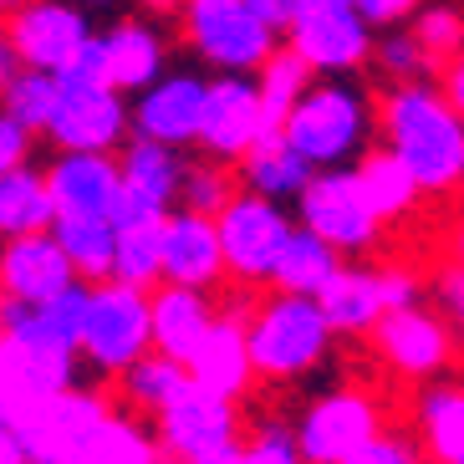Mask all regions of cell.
I'll list each match as a JSON object with an SVG mask.
<instances>
[{"label":"cell","instance_id":"6da1fadb","mask_svg":"<svg viewBox=\"0 0 464 464\" xmlns=\"http://www.w3.org/2000/svg\"><path fill=\"white\" fill-rule=\"evenodd\" d=\"M382 149H393L423 194L464 189V112L439 82H398L378 97Z\"/></svg>","mask_w":464,"mask_h":464},{"label":"cell","instance_id":"7a4b0ae2","mask_svg":"<svg viewBox=\"0 0 464 464\" xmlns=\"http://www.w3.org/2000/svg\"><path fill=\"white\" fill-rule=\"evenodd\" d=\"M378 102L353 77H312V87L291 102L281 138L312 169H353L372 149Z\"/></svg>","mask_w":464,"mask_h":464},{"label":"cell","instance_id":"3957f363","mask_svg":"<svg viewBox=\"0 0 464 464\" xmlns=\"http://www.w3.org/2000/svg\"><path fill=\"white\" fill-rule=\"evenodd\" d=\"M250 332V362L256 382H296L316 372L332 357L337 332L316 306V296H291V291H266L246 312Z\"/></svg>","mask_w":464,"mask_h":464},{"label":"cell","instance_id":"277c9868","mask_svg":"<svg viewBox=\"0 0 464 464\" xmlns=\"http://www.w3.org/2000/svg\"><path fill=\"white\" fill-rule=\"evenodd\" d=\"M179 26L189 52L215 72H260V62L281 46V31L266 26L250 0H184Z\"/></svg>","mask_w":464,"mask_h":464},{"label":"cell","instance_id":"5b68a950","mask_svg":"<svg viewBox=\"0 0 464 464\" xmlns=\"http://www.w3.org/2000/svg\"><path fill=\"white\" fill-rule=\"evenodd\" d=\"M215 230H219V250H225V276L240 291H250V286H271V271L281 260V246L296 230V219L276 199L235 189V199L215 215Z\"/></svg>","mask_w":464,"mask_h":464},{"label":"cell","instance_id":"8992f818","mask_svg":"<svg viewBox=\"0 0 464 464\" xmlns=\"http://www.w3.org/2000/svg\"><path fill=\"white\" fill-rule=\"evenodd\" d=\"M143 353H153L149 291L123 286V281H97L82 322V362L97 378H118Z\"/></svg>","mask_w":464,"mask_h":464},{"label":"cell","instance_id":"52a82bcc","mask_svg":"<svg viewBox=\"0 0 464 464\" xmlns=\"http://www.w3.org/2000/svg\"><path fill=\"white\" fill-rule=\"evenodd\" d=\"M56 82H62V97L46 128L56 153H118L133 138L128 92H118L112 82H92V77H67V72H56Z\"/></svg>","mask_w":464,"mask_h":464},{"label":"cell","instance_id":"ba28073f","mask_svg":"<svg viewBox=\"0 0 464 464\" xmlns=\"http://www.w3.org/2000/svg\"><path fill=\"white\" fill-rule=\"evenodd\" d=\"M388 423V409H382V398L372 388H357V382H342V388H327V393H316L301 419L291 423V434H296V450L306 464H342L347 454L372 439Z\"/></svg>","mask_w":464,"mask_h":464},{"label":"cell","instance_id":"9c48e42d","mask_svg":"<svg viewBox=\"0 0 464 464\" xmlns=\"http://www.w3.org/2000/svg\"><path fill=\"white\" fill-rule=\"evenodd\" d=\"M296 219L306 225V230L322 235L327 246H337L347 260L372 256L378 240H382V230H388V225L372 215L357 169H316L312 184H306L301 199H296Z\"/></svg>","mask_w":464,"mask_h":464},{"label":"cell","instance_id":"30bf717a","mask_svg":"<svg viewBox=\"0 0 464 464\" xmlns=\"http://www.w3.org/2000/svg\"><path fill=\"white\" fill-rule=\"evenodd\" d=\"M372 347H378L382 368L403 382H429L444 378L454 368V353H459V332L434 312V306H393L372 327Z\"/></svg>","mask_w":464,"mask_h":464},{"label":"cell","instance_id":"8fae6325","mask_svg":"<svg viewBox=\"0 0 464 464\" xmlns=\"http://www.w3.org/2000/svg\"><path fill=\"white\" fill-rule=\"evenodd\" d=\"M372 36H378V31L362 21L357 5L306 0L301 15L286 31V46L316 72V77H353L357 67L372 62Z\"/></svg>","mask_w":464,"mask_h":464},{"label":"cell","instance_id":"7c38bea8","mask_svg":"<svg viewBox=\"0 0 464 464\" xmlns=\"http://www.w3.org/2000/svg\"><path fill=\"white\" fill-rule=\"evenodd\" d=\"M266 133H281V128L266 118L256 72H219V77H209L205 123H199V143H194V149L209 153V159L235 164V159H240L250 143H260Z\"/></svg>","mask_w":464,"mask_h":464},{"label":"cell","instance_id":"4fadbf2b","mask_svg":"<svg viewBox=\"0 0 464 464\" xmlns=\"http://www.w3.org/2000/svg\"><path fill=\"white\" fill-rule=\"evenodd\" d=\"M92 11H82L77 0H26L21 11L5 15V36L36 72H67L92 42Z\"/></svg>","mask_w":464,"mask_h":464},{"label":"cell","instance_id":"5bb4252c","mask_svg":"<svg viewBox=\"0 0 464 464\" xmlns=\"http://www.w3.org/2000/svg\"><path fill=\"white\" fill-rule=\"evenodd\" d=\"M153 434H159V444L174 464H189L199 454L219 450V444H240L246 429H240V403L235 398H219L189 378V388L164 413H153Z\"/></svg>","mask_w":464,"mask_h":464},{"label":"cell","instance_id":"9a60e30c","mask_svg":"<svg viewBox=\"0 0 464 464\" xmlns=\"http://www.w3.org/2000/svg\"><path fill=\"white\" fill-rule=\"evenodd\" d=\"M108 413H112L108 388L72 382V388L52 393L46 403H36L26 419H15V429H21V444H26L31 464H62L72 444H77L82 434H92Z\"/></svg>","mask_w":464,"mask_h":464},{"label":"cell","instance_id":"2e32d148","mask_svg":"<svg viewBox=\"0 0 464 464\" xmlns=\"http://www.w3.org/2000/svg\"><path fill=\"white\" fill-rule=\"evenodd\" d=\"M205 92L209 77L199 72H164L159 82L133 92V138H153L169 149H194L205 123Z\"/></svg>","mask_w":464,"mask_h":464},{"label":"cell","instance_id":"e0dca14e","mask_svg":"<svg viewBox=\"0 0 464 464\" xmlns=\"http://www.w3.org/2000/svg\"><path fill=\"white\" fill-rule=\"evenodd\" d=\"M118 169H123V205L112 219H164L179 209L184 149H169L153 138H128L118 149Z\"/></svg>","mask_w":464,"mask_h":464},{"label":"cell","instance_id":"ac0fdd59","mask_svg":"<svg viewBox=\"0 0 464 464\" xmlns=\"http://www.w3.org/2000/svg\"><path fill=\"white\" fill-rule=\"evenodd\" d=\"M246 312H250L246 296H235L230 306H219L209 337L199 342V353L189 357V378L199 382V388H209V393H219V398H235V403H240V398L250 393V382H256Z\"/></svg>","mask_w":464,"mask_h":464},{"label":"cell","instance_id":"d6986e66","mask_svg":"<svg viewBox=\"0 0 464 464\" xmlns=\"http://www.w3.org/2000/svg\"><path fill=\"white\" fill-rule=\"evenodd\" d=\"M97 46H102V77L128 97L169 72V36L153 15H118L108 31H97Z\"/></svg>","mask_w":464,"mask_h":464},{"label":"cell","instance_id":"ffe728a7","mask_svg":"<svg viewBox=\"0 0 464 464\" xmlns=\"http://www.w3.org/2000/svg\"><path fill=\"white\" fill-rule=\"evenodd\" d=\"M46 189L56 215H118L123 205V169L118 153H56L46 164Z\"/></svg>","mask_w":464,"mask_h":464},{"label":"cell","instance_id":"44dd1931","mask_svg":"<svg viewBox=\"0 0 464 464\" xmlns=\"http://www.w3.org/2000/svg\"><path fill=\"white\" fill-rule=\"evenodd\" d=\"M77 281L67 250L56 246V235H21V240H5L0 250V301H52L56 291H67Z\"/></svg>","mask_w":464,"mask_h":464},{"label":"cell","instance_id":"7402d4cb","mask_svg":"<svg viewBox=\"0 0 464 464\" xmlns=\"http://www.w3.org/2000/svg\"><path fill=\"white\" fill-rule=\"evenodd\" d=\"M164 281L174 286H199L215 291L225 286V250H219L215 215H194V209H174L164 219Z\"/></svg>","mask_w":464,"mask_h":464},{"label":"cell","instance_id":"603a6c76","mask_svg":"<svg viewBox=\"0 0 464 464\" xmlns=\"http://www.w3.org/2000/svg\"><path fill=\"white\" fill-rule=\"evenodd\" d=\"M149 312H153V347L169 357H179L189 368V357L199 353V342L209 337L219 316V301L215 291H199V286H174V281H159L149 291Z\"/></svg>","mask_w":464,"mask_h":464},{"label":"cell","instance_id":"cb8c5ba5","mask_svg":"<svg viewBox=\"0 0 464 464\" xmlns=\"http://www.w3.org/2000/svg\"><path fill=\"white\" fill-rule=\"evenodd\" d=\"M316 306H322V316H327V327L337 332V337H372V327L388 316V296H382L378 266H353V260H347L327 286H322Z\"/></svg>","mask_w":464,"mask_h":464},{"label":"cell","instance_id":"d4e9b609","mask_svg":"<svg viewBox=\"0 0 464 464\" xmlns=\"http://www.w3.org/2000/svg\"><path fill=\"white\" fill-rule=\"evenodd\" d=\"M62 464H174V459L164 454L153 423H143L128 409H112L92 434H82L72 444Z\"/></svg>","mask_w":464,"mask_h":464},{"label":"cell","instance_id":"484cf974","mask_svg":"<svg viewBox=\"0 0 464 464\" xmlns=\"http://www.w3.org/2000/svg\"><path fill=\"white\" fill-rule=\"evenodd\" d=\"M316 169L291 149L281 133H266L260 143H250L240 159H235V179H240V189L260 194V199H276V205H296L301 189L312 184Z\"/></svg>","mask_w":464,"mask_h":464},{"label":"cell","instance_id":"4316f807","mask_svg":"<svg viewBox=\"0 0 464 464\" xmlns=\"http://www.w3.org/2000/svg\"><path fill=\"white\" fill-rule=\"evenodd\" d=\"M413 429L429 459H464V378H429L413 393Z\"/></svg>","mask_w":464,"mask_h":464},{"label":"cell","instance_id":"83f0119b","mask_svg":"<svg viewBox=\"0 0 464 464\" xmlns=\"http://www.w3.org/2000/svg\"><path fill=\"white\" fill-rule=\"evenodd\" d=\"M342 266H347V256H342L337 246H327L322 235L306 230V225L296 219V230H291V240L281 246V260H276V271H271V291L322 296V286H327Z\"/></svg>","mask_w":464,"mask_h":464},{"label":"cell","instance_id":"f1b7e54d","mask_svg":"<svg viewBox=\"0 0 464 464\" xmlns=\"http://www.w3.org/2000/svg\"><path fill=\"white\" fill-rule=\"evenodd\" d=\"M353 169H357V179H362V194H368L372 215H378L382 225H403V219L419 209V199H423L419 179L409 174V164H403L393 149L378 143V149H368Z\"/></svg>","mask_w":464,"mask_h":464},{"label":"cell","instance_id":"f546056e","mask_svg":"<svg viewBox=\"0 0 464 464\" xmlns=\"http://www.w3.org/2000/svg\"><path fill=\"white\" fill-rule=\"evenodd\" d=\"M56 225V199L46 189V169L21 164L0 174V240H21V235H42Z\"/></svg>","mask_w":464,"mask_h":464},{"label":"cell","instance_id":"4dcf8cb0","mask_svg":"<svg viewBox=\"0 0 464 464\" xmlns=\"http://www.w3.org/2000/svg\"><path fill=\"white\" fill-rule=\"evenodd\" d=\"M112 382H118V398H123L128 413L153 419V413H164L169 403L189 388V368H184L179 357H169V353L153 347V353H143L133 368H123Z\"/></svg>","mask_w":464,"mask_h":464},{"label":"cell","instance_id":"1f68e13d","mask_svg":"<svg viewBox=\"0 0 464 464\" xmlns=\"http://www.w3.org/2000/svg\"><path fill=\"white\" fill-rule=\"evenodd\" d=\"M164 219H112L118 246H112L108 281H123V286H138V291H153L164 281Z\"/></svg>","mask_w":464,"mask_h":464},{"label":"cell","instance_id":"d6a6232c","mask_svg":"<svg viewBox=\"0 0 464 464\" xmlns=\"http://www.w3.org/2000/svg\"><path fill=\"white\" fill-rule=\"evenodd\" d=\"M52 235H56V246L67 250L77 281L97 286V281H108V276H112V246H118V225H112L108 215H56Z\"/></svg>","mask_w":464,"mask_h":464},{"label":"cell","instance_id":"836d02e7","mask_svg":"<svg viewBox=\"0 0 464 464\" xmlns=\"http://www.w3.org/2000/svg\"><path fill=\"white\" fill-rule=\"evenodd\" d=\"M312 77L316 72L301 62L296 52H291L286 42L276 46L266 62H260V72H256V82H260V102H266V118H271L276 128L286 123V112H291V102H296L306 87H312Z\"/></svg>","mask_w":464,"mask_h":464},{"label":"cell","instance_id":"e575fe53","mask_svg":"<svg viewBox=\"0 0 464 464\" xmlns=\"http://www.w3.org/2000/svg\"><path fill=\"white\" fill-rule=\"evenodd\" d=\"M372 67H378V77L388 87H398V82H439V67L419 46L413 26H388L382 36H372Z\"/></svg>","mask_w":464,"mask_h":464},{"label":"cell","instance_id":"d590c367","mask_svg":"<svg viewBox=\"0 0 464 464\" xmlns=\"http://www.w3.org/2000/svg\"><path fill=\"white\" fill-rule=\"evenodd\" d=\"M56 97H62L56 72L26 67L11 87H5V92H0V108L11 112L21 128H31L36 138H46V128H52V118H56Z\"/></svg>","mask_w":464,"mask_h":464},{"label":"cell","instance_id":"8d00e7d4","mask_svg":"<svg viewBox=\"0 0 464 464\" xmlns=\"http://www.w3.org/2000/svg\"><path fill=\"white\" fill-rule=\"evenodd\" d=\"M240 179L235 164L225 159H184V184H179V209H194V215H219V209L235 199Z\"/></svg>","mask_w":464,"mask_h":464},{"label":"cell","instance_id":"74e56055","mask_svg":"<svg viewBox=\"0 0 464 464\" xmlns=\"http://www.w3.org/2000/svg\"><path fill=\"white\" fill-rule=\"evenodd\" d=\"M413 36H419V46L429 52V62L444 72V62L464 46V15L454 11V5H419V11H413Z\"/></svg>","mask_w":464,"mask_h":464},{"label":"cell","instance_id":"f35d334b","mask_svg":"<svg viewBox=\"0 0 464 464\" xmlns=\"http://www.w3.org/2000/svg\"><path fill=\"white\" fill-rule=\"evenodd\" d=\"M429 454H423L419 434L413 429H398V423H382L372 439H362L353 454L342 464H423Z\"/></svg>","mask_w":464,"mask_h":464},{"label":"cell","instance_id":"ab89813d","mask_svg":"<svg viewBox=\"0 0 464 464\" xmlns=\"http://www.w3.org/2000/svg\"><path fill=\"white\" fill-rule=\"evenodd\" d=\"M240 464H306L296 450V434H291V423H256L250 439L240 444Z\"/></svg>","mask_w":464,"mask_h":464},{"label":"cell","instance_id":"60d3db41","mask_svg":"<svg viewBox=\"0 0 464 464\" xmlns=\"http://www.w3.org/2000/svg\"><path fill=\"white\" fill-rule=\"evenodd\" d=\"M87 301H92V286H87V281H72V286H67V291H56L52 301H36V306H42V316L52 322L56 332H62V337L72 342V347H77V353H82V322H87Z\"/></svg>","mask_w":464,"mask_h":464},{"label":"cell","instance_id":"b9f144b4","mask_svg":"<svg viewBox=\"0 0 464 464\" xmlns=\"http://www.w3.org/2000/svg\"><path fill=\"white\" fill-rule=\"evenodd\" d=\"M429 296H434V312L464 337V266L459 260H450V266H439L429 276Z\"/></svg>","mask_w":464,"mask_h":464},{"label":"cell","instance_id":"7bdbcfd3","mask_svg":"<svg viewBox=\"0 0 464 464\" xmlns=\"http://www.w3.org/2000/svg\"><path fill=\"white\" fill-rule=\"evenodd\" d=\"M31 143H36V133H31V128H21L11 112L0 108V174H11V169L31 164Z\"/></svg>","mask_w":464,"mask_h":464},{"label":"cell","instance_id":"ee69618b","mask_svg":"<svg viewBox=\"0 0 464 464\" xmlns=\"http://www.w3.org/2000/svg\"><path fill=\"white\" fill-rule=\"evenodd\" d=\"M378 276H382V296H388V312L393 306H413V301H423V281L419 271H409V266H378Z\"/></svg>","mask_w":464,"mask_h":464},{"label":"cell","instance_id":"f6af8a7d","mask_svg":"<svg viewBox=\"0 0 464 464\" xmlns=\"http://www.w3.org/2000/svg\"><path fill=\"white\" fill-rule=\"evenodd\" d=\"M423 0H357V11L368 21L372 31H388V26H409L413 11H419Z\"/></svg>","mask_w":464,"mask_h":464},{"label":"cell","instance_id":"bcb514c9","mask_svg":"<svg viewBox=\"0 0 464 464\" xmlns=\"http://www.w3.org/2000/svg\"><path fill=\"white\" fill-rule=\"evenodd\" d=\"M301 5H306V0H250V11H256L271 31H281V36L291 31V21L301 15Z\"/></svg>","mask_w":464,"mask_h":464},{"label":"cell","instance_id":"7dc6e473","mask_svg":"<svg viewBox=\"0 0 464 464\" xmlns=\"http://www.w3.org/2000/svg\"><path fill=\"white\" fill-rule=\"evenodd\" d=\"M439 87H444V97H450L454 108L464 112V46L450 56V62H444V72H439Z\"/></svg>","mask_w":464,"mask_h":464},{"label":"cell","instance_id":"c3c4849f","mask_svg":"<svg viewBox=\"0 0 464 464\" xmlns=\"http://www.w3.org/2000/svg\"><path fill=\"white\" fill-rule=\"evenodd\" d=\"M0 464H31L26 444H21V429L11 419H0Z\"/></svg>","mask_w":464,"mask_h":464},{"label":"cell","instance_id":"681fc988","mask_svg":"<svg viewBox=\"0 0 464 464\" xmlns=\"http://www.w3.org/2000/svg\"><path fill=\"white\" fill-rule=\"evenodd\" d=\"M21 72H26V62H21V52H15L11 36L0 31V92H5V87H11L15 77H21Z\"/></svg>","mask_w":464,"mask_h":464},{"label":"cell","instance_id":"f907efd6","mask_svg":"<svg viewBox=\"0 0 464 464\" xmlns=\"http://www.w3.org/2000/svg\"><path fill=\"white\" fill-rule=\"evenodd\" d=\"M240 444H246V439H240ZM240 444H219V450L199 454V459H189V464H240Z\"/></svg>","mask_w":464,"mask_h":464},{"label":"cell","instance_id":"816d5d0a","mask_svg":"<svg viewBox=\"0 0 464 464\" xmlns=\"http://www.w3.org/2000/svg\"><path fill=\"white\" fill-rule=\"evenodd\" d=\"M450 260H459V266H464V215L450 225Z\"/></svg>","mask_w":464,"mask_h":464},{"label":"cell","instance_id":"f5cc1de1","mask_svg":"<svg viewBox=\"0 0 464 464\" xmlns=\"http://www.w3.org/2000/svg\"><path fill=\"white\" fill-rule=\"evenodd\" d=\"M138 5H143L149 15H179V5H184V0H138Z\"/></svg>","mask_w":464,"mask_h":464},{"label":"cell","instance_id":"db71d44e","mask_svg":"<svg viewBox=\"0 0 464 464\" xmlns=\"http://www.w3.org/2000/svg\"><path fill=\"white\" fill-rule=\"evenodd\" d=\"M77 5H82V11H118V5H123V0H77Z\"/></svg>","mask_w":464,"mask_h":464},{"label":"cell","instance_id":"11a10c76","mask_svg":"<svg viewBox=\"0 0 464 464\" xmlns=\"http://www.w3.org/2000/svg\"><path fill=\"white\" fill-rule=\"evenodd\" d=\"M327 5H357V0H327Z\"/></svg>","mask_w":464,"mask_h":464},{"label":"cell","instance_id":"9f6ffc18","mask_svg":"<svg viewBox=\"0 0 464 464\" xmlns=\"http://www.w3.org/2000/svg\"><path fill=\"white\" fill-rule=\"evenodd\" d=\"M423 464H444V459H423Z\"/></svg>","mask_w":464,"mask_h":464},{"label":"cell","instance_id":"6f0895ef","mask_svg":"<svg viewBox=\"0 0 464 464\" xmlns=\"http://www.w3.org/2000/svg\"><path fill=\"white\" fill-rule=\"evenodd\" d=\"M0 31H5V15H0Z\"/></svg>","mask_w":464,"mask_h":464},{"label":"cell","instance_id":"680465c9","mask_svg":"<svg viewBox=\"0 0 464 464\" xmlns=\"http://www.w3.org/2000/svg\"><path fill=\"white\" fill-rule=\"evenodd\" d=\"M0 250H5V240H0Z\"/></svg>","mask_w":464,"mask_h":464},{"label":"cell","instance_id":"91938a15","mask_svg":"<svg viewBox=\"0 0 464 464\" xmlns=\"http://www.w3.org/2000/svg\"><path fill=\"white\" fill-rule=\"evenodd\" d=\"M459 464H464V459H459Z\"/></svg>","mask_w":464,"mask_h":464}]
</instances>
